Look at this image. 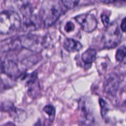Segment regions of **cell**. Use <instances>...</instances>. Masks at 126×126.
<instances>
[{"label":"cell","mask_w":126,"mask_h":126,"mask_svg":"<svg viewBox=\"0 0 126 126\" xmlns=\"http://www.w3.org/2000/svg\"><path fill=\"white\" fill-rule=\"evenodd\" d=\"M126 47L123 46L119 48L118 50H117L116 55V59L118 62H121L123 61L124 59L126 57Z\"/></svg>","instance_id":"obj_12"},{"label":"cell","mask_w":126,"mask_h":126,"mask_svg":"<svg viewBox=\"0 0 126 126\" xmlns=\"http://www.w3.org/2000/svg\"><path fill=\"white\" fill-rule=\"evenodd\" d=\"M6 111L9 112L12 118H14L15 121L17 122H23L27 118V114L24 111L17 108L12 105H8Z\"/></svg>","instance_id":"obj_8"},{"label":"cell","mask_w":126,"mask_h":126,"mask_svg":"<svg viewBox=\"0 0 126 126\" xmlns=\"http://www.w3.org/2000/svg\"><path fill=\"white\" fill-rule=\"evenodd\" d=\"M126 18H124V19L123 20L121 23V28L122 31L123 32H126Z\"/></svg>","instance_id":"obj_18"},{"label":"cell","mask_w":126,"mask_h":126,"mask_svg":"<svg viewBox=\"0 0 126 126\" xmlns=\"http://www.w3.org/2000/svg\"><path fill=\"white\" fill-rule=\"evenodd\" d=\"M101 18H102V20L103 23L104 24V25L105 27H108L110 23V18L108 17V16H107V15L103 14L102 16H101Z\"/></svg>","instance_id":"obj_17"},{"label":"cell","mask_w":126,"mask_h":126,"mask_svg":"<svg viewBox=\"0 0 126 126\" xmlns=\"http://www.w3.org/2000/svg\"><path fill=\"white\" fill-rule=\"evenodd\" d=\"M63 4L67 8L71 9L75 7L79 2V0H62Z\"/></svg>","instance_id":"obj_14"},{"label":"cell","mask_w":126,"mask_h":126,"mask_svg":"<svg viewBox=\"0 0 126 126\" xmlns=\"http://www.w3.org/2000/svg\"><path fill=\"white\" fill-rule=\"evenodd\" d=\"M80 121L82 124L89 126L93 123V116L91 110L87 103V100L81 98L79 103Z\"/></svg>","instance_id":"obj_6"},{"label":"cell","mask_w":126,"mask_h":126,"mask_svg":"<svg viewBox=\"0 0 126 126\" xmlns=\"http://www.w3.org/2000/svg\"><path fill=\"white\" fill-rule=\"evenodd\" d=\"M2 71L10 78H16L20 73L19 69L16 63L11 60H6L2 64Z\"/></svg>","instance_id":"obj_7"},{"label":"cell","mask_w":126,"mask_h":126,"mask_svg":"<svg viewBox=\"0 0 126 126\" xmlns=\"http://www.w3.org/2000/svg\"><path fill=\"white\" fill-rule=\"evenodd\" d=\"M62 0H44L39 11V17L46 27H50L57 21L63 10Z\"/></svg>","instance_id":"obj_1"},{"label":"cell","mask_w":126,"mask_h":126,"mask_svg":"<svg viewBox=\"0 0 126 126\" xmlns=\"http://www.w3.org/2000/svg\"><path fill=\"white\" fill-rule=\"evenodd\" d=\"M100 105L101 106V114L102 116L105 117L107 114L108 111V105L105 102V101L103 99H100Z\"/></svg>","instance_id":"obj_15"},{"label":"cell","mask_w":126,"mask_h":126,"mask_svg":"<svg viewBox=\"0 0 126 126\" xmlns=\"http://www.w3.org/2000/svg\"><path fill=\"white\" fill-rule=\"evenodd\" d=\"M122 34L121 29L117 23H113L107 27L102 38L103 47L112 49L116 47L121 41Z\"/></svg>","instance_id":"obj_3"},{"label":"cell","mask_w":126,"mask_h":126,"mask_svg":"<svg viewBox=\"0 0 126 126\" xmlns=\"http://www.w3.org/2000/svg\"><path fill=\"white\" fill-rule=\"evenodd\" d=\"M76 20L82 27L84 31L92 32L95 30L98 25V21L95 16L91 14H80L75 17Z\"/></svg>","instance_id":"obj_5"},{"label":"cell","mask_w":126,"mask_h":126,"mask_svg":"<svg viewBox=\"0 0 126 126\" xmlns=\"http://www.w3.org/2000/svg\"><path fill=\"white\" fill-rule=\"evenodd\" d=\"M43 110L49 116V117L50 118V120L53 121L55 113V108H54V107H52L51 105L46 106L44 108V109H43Z\"/></svg>","instance_id":"obj_13"},{"label":"cell","mask_w":126,"mask_h":126,"mask_svg":"<svg viewBox=\"0 0 126 126\" xmlns=\"http://www.w3.org/2000/svg\"><path fill=\"white\" fill-rule=\"evenodd\" d=\"M102 2H104V3H113V2H117V1H125V0H100Z\"/></svg>","instance_id":"obj_19"},{"label":"cell","mask_w":126,"mask_h":126,"mask_svg":"<svg viewBox=\"0 0 126 126\" xmlns=\"http://www.w3.org/2000/svg\"><path fill=\"white\" fill-rule=\"evenodd\" d=\"M97 55V51L94 49H89L81 55L82 60L86 64H91L95 61Z\"/></svg>","instance_id":"obj_11"},{"label":"cell","mask_w":126,"mask_h":126,"mask_svg":"<svg viewBox=\"0 0 126 126\" xmlns=\"http://www.w3.org/2000/svg\"><path fill=\"white\" fill-rule=\"evenodd\" d=\"M21 25L20 17L17 12L6 11L0 13V34L13 33L20 28Z\"/></svg>","instance_id":"obj_2"},{"label":"cell","mask_w":126,"mask_h":126,"mask_svg":"<svg viewBox=\"0 0 126 126\" xmlns=\"http://www.w3.org/2000/svg\"><path fill=\"white\" fill-rule=\"evenodd\" d=\"M119 80L116 75H110L105 84V91L108 93L114 95L119 87Z\"/></svg>","instance_id":"obj_9"},{"label":"cell","mask_w":126,"mask_h":126,"mask_svg":"<svg viewBox=\"0 0 126 126\" xmlns=\"http://www.w3.org/2000/svg\"><path fill=\"white\" fill-rule=\"evenodd\" d=\"M65 49L70 52H75L81 50L82 48V45L81 43L74 39H66L63 43Z\"/></svg>","instance_id":"obj_10"},{"label":"cell","mask_w":126,"mask_h":126,"mask_svg":"<svg viewBox=\"0 0 126 126\" xmlns=\"http://www.w3.org/2000/svg\"><path fill=\"white\" fill-rule=\"evenodd\" d=\"M20 44L23 47L34 52L41 50L44 44L43 38L35 34H27L18 38Z\"/></svg>","instance_id":"obj_4"},{"label":"cell","mask_w":126,"mask_h":126,"mask_svg":"<svg viewBox=\"0 0 126 126\" xmlns=\"http://www.w3.org/2000/svg\"><path fill=\"white\" fill-rule=\"evenodd\" d=\"M75 29V25L71 22H68L66 24L65 27V30L66 32L68 33H70V32H72Z\"/></svg>","instance_id":"obj_16"}]
</instances>
